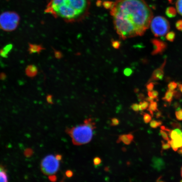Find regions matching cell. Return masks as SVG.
Masks as SVG:
<instances>
[{"instance_id":"e575fe53","label":"cell","mask_w":182,"mask_h":182,"mask_svg":"<svg viewBox=\"0 0 182 182\" xmlns=\"http://www.w3.org/2000/svg\"><path fill=\"white\" fill-rule=\"evenodd\" d=\"M168 143H169V144H170L171 147L172 148L173 150L175 151H178V148H176L174 144L173 143V141L172 140H169V141H168Z\"/></svg>"},{"instance_id":"c3c4849f","label":"cell","mask_w":182,"mask_h":182,"mask_svg":"<svg viewBox=\"0 0 182 182\" xmlns=\"http://www.w3.org/2000/svg\"><path fill=\"white\" fill-rule=\"evenodd\" d=\"M178 153L181 154V155H182V148H181L180 150H179V151H178Z\"/></svg>"},{"instance_id":"484cf974","label":"cell","mask_w":182,"mask_h":182,"mask_svg":"<svg viewBox=\"0 0 182 182\" xmlns=\"http://www.w3.org/2000/svg\"><path fill=\"white\" fill-rule=\"evenodd\" d=\"M152 120V117L150 114H148L147 113H145L144 115V122L146 123H149L151 122V121Z\"/></svg>"},{"instance_id":"ba28073f","label":"cell","mask_w":182,"mask_h":182,"mask_svg":"<svg viewBox=\"0 0 182 182\" xmlns=\"http://www.w3.org/2000/svg\"><path fill=\"white\" fill-rule=\"evenodd\" d=\"M166 63V58L162 65L158 69L156 70L152 75L151 80H161L163 78L164 75V68Z\"/></svg>"},{"instance_id":"5b68a950","label":"cell","mask_w":182,"mask_h":182,"mask_svg":"<svg viewBox=\"0 0 182 182\" xmlns=\"http://www.w3.org/2000/svg\"><path fill=\"white\" fill-rule=\"evenodd\" d=\"M150 26L152 33L156 37L163 36L170 29V24L167 19L162 16H156L151 20Z\"/></svg>"},{"instance_id":"1f68e13d","label":"cell","mask_w":182,"mask_h":182,"mask_svg":"<svg viewBox=\"0 0 182 182\" xmlns=\"http://www.w3.org/2000/svg\"><path fill=\"white\" fill-rule=\"evenodd\" d=\"M182 93L180 92H178V91H174V97L175 98L178 99H180L181 98Z\"/></svg>"},{"instance_id":"8992f818","label":"cell","mask_w":182,"mask_h":182,"mask_svg":"<svg viewBox=\"0 0 182 182\" xmlns=\"http://www.w3.org/2000/svg\"><path fill=\"white\" fill-rule=\"evenodd\" d=\"M19 21V16L15 12H4L0 15V27L5 31H12L17 28Z\"/></svg>"},{"instance_id":"6da1fadb","label":"cell","mask_w":182,"mask_h":182,"mask_svg":"<svg viewBox=\"0 0 182 182\" xmlns=\"http://www.w3.org/2000/svg\"><path fill=\"white\" fill-rule=\"evenodd\" d=\"M110 13L115 30L123 39L141 36L153 18V12L145 0H117Z\"/></svg>"},{"instance_id":"836d02e7","label":"cell","mask_w":182,"mask_h":182,"mask_svg":"<svg viewBox=\"0 0 182 182\" xmlns=\"http://www.w3.org/2000/svg\"><path fill=\"white\" fill-rule=\"evenodd\" d=\"M111 121H112V123H111V125L112 126H115L118 125L119 123V120L116 118H112Z\"/></svg>"},{"instance_id":"7402d4cb","label":"cell","mask_w":182,"mask_h":182,"mask_svg":"<svg viewBox=\"0 0 182 182\" xmlns=\"http://www.w3.org/2000/svg\"><path fill=\"white\" fill-rule=\"evenodd\" d=\"M162 122L161 121H156L155 120L151 121L150 122V125L152 128H157L158 127L162 125Z\"/></svg>"},{"instance_id":"8d00e7d4","label":"cell","mask_w":182,"mask_h":182,"mask_svg":"<svg viewBox=\"0 0 182 182\" xmlns=\"http://www.w3.org/2000/svg\"><path fill=\"white\" fill-rule=\"evenodd\" d=\"M154 88V84L153 83H151L147 86V89L148 91H152Z\"/></svg>"},{"instance_id":"603a6c76","label":"cell","mask_w":182,"mask_h":182,"mask_svg":"<svg viewBox=\"0 0 182 182\" xmlns=\"http://www.w3.org/2000/svg\"><path fill=\"white\" fill-rule=\"evenodd\" d=\"M178 84L175 81L170 82L168 85V90L171 91H174L177 88Z\"/></svg>"},{"instance_id":"7dc6e473","label":"cell","mask_w":182,"mask_h":182,"mask_svg":"<svg viewBox=\"0 0 182 182\" xmlns=\"http://www.w3.org/2000/svg\"><path fill=\"white\" fill-rule=\"evenodd\" d=\"M101 4H102V2L100 0H98L97 2V4L98 6H101Z\"/></svg>"},{"instance_id":"9c48e42d","label":"cell","mask_w":182,"mask_h":182,"mask_svg":"<svg viewBox=\"0 0 182 182\" xmlns=\"http://www.w3.org/2000/svg\"><path fill=\"white\" fill-rule=\"evenodd\" d=\"M152 166L158 171H160L165 167V163L162 158L154 157L152 158Z\"/></svg>"},{"instance_id":"f907efd6","label":"cell","mask_w":182,"mask_h":182,"mask_svg":"<svg viewBox=\"0 0 182 182\" xmlns=\"http://www.w3.org/2000/svg\"><path fill=\"white\" fill-rule=\"evenodd\" d=\"M181 176L182 177V167L181 169Z\"/></svg>"},{"instance_id":"9a60e30c","label":"cell","mask_w":182,"mask_h":182,"mask_svg":"<svg viewBox=\"0 0 182 182\" xmlns=\"http://www.w3.org/2000/svg\"><path fill=\"white\" fill-rule=\"evenodd\" d=\"M12 48V46L11 44L7 45L4 47L2 50L0 51V55L3 57H7V55L9 54L10 51L11 50Z\"/></svg>"},{"instance_id":"2e32d148","label":"cell","mask_w":182,"mask_h":182,"mask_svg":"<svg viewBox=\"0 0 182 182\" xmlns=\"http://www.w3.org/2000/svg\"><path fill=\"white\" fill-rule=\"evenodd\" d=\"M121 141L126 145H129L132 142L128 138L127 135H121L119 137V138L117 141V143H119Z\"/></svg>"},{"instance_id":"5bb4252c","label":"cell","mask_w":182,"mask_h":182,"mask_svg":"<svg viewBox=\"0 0 182 182\" xmlns=\"http://www.w3.org/2000/svg\"><path fill=\"white\" fill-rule=\"evenodd\" d=\"M148 110H149L152 116H153V112H156L158 110L157 103L154 101L151 102L150 104H149Z\"/></svg>"},{"instance_id":"44dd1931","label":"cell","mask_w":182,"mask_h":182,"mask_svg":"<svg viewBox=\"0 0 182 182\" xmlns=\"http://www.w3.org/2000/svg\"><path fill=\"white\" fill-rule=\"evenodd\" d=\"M176 8L178 13L182 16V0H177L176 2Z\"/></svg>"},{"instance_id":"bcb514c9","label":"cell","mask_w":182,"mask_h":182,"mask_svg":"<svg viewBox=\"0 0 182 182\" xmlns=\"http://www.w3.org/2000/svg\"><path fill=\"white\" fill-rule=\"evenodd\" d=\"M175 130L178 133V134L179 135H181V134L182 132L181 131L180 129H175Z\"/></svg>"},{"instance_id":"ab89813d","label":"cell","mask_w":182,"mask_h":182,"mask_svg":"<svg viewBox=\"0 0 182 182\" xmlns=\"http://www.w3.org/2000/svg\"><path fill=\"white\" fill-rule=\"evenodd\" d=\"M161 129L163 130L164 131H165L166 132H168L169 133V132L171 131V130L169 129L168 128L165 127L164 126H161Z\"/></svg>"},{"instance_id":"8fae6325","label":"cell","mask_w":182,"mask_h":182,"mask_svg":"<svg viewBox=\"0 0 182 182\" xmlns=\"http://www.w3.org/2000/svg\"><path fill=\"white\" fill-rule=\"evenodd\" d=\"M8 177L7 170L2 166L0 165V182H7Z\"/></svg>"},{"instance_id":"52a82bcc","label":"cell","mask_w":182,"mask_h":182,"mask_svg":"<svg viewBox=\"0 0 182 182\" xmlns=\"http://www.w3.org/2000/svg\"><path fill=\"white\" fill-rule=\"evenodd\" d=\"M152 42L154 47V50L152 53L153 55L162 54L167 48V44L163 41L154 39Z\"/></svg>"},{"instance_id":"30bf717a","label":"cell","mask_w":182,"mask_h":182,"mask_svg":"<svg viewBox=\"0 0 182 182\" xmlns=\"http://www.w3.org/2000/svg\"><path fill=\"white\" fill-rule=\"evenodd\" d=\"M38 72L37 67L34 65H30L26 69V73L27 76L33 77L35 76Z\"/></svg>"},{"instance_id":"ffe728a7","label":"cell","mask_w":182,"mask_h":182,"mask_svg":"<svg viewBox=\"0 0 182 182\" xmlns=\"http://www.w3.org/2000/svg\"><path fill=\"white\" fill-rule=\"evenodd\" d=\"M173 141L174 144L176 148L178 149L182 148V138L181 136L180 135L177 138Z\"/></svg>"},{"instance_id":"d6986e66","label":"cell","mask_w":182,"mask_h":182,"mask_svg":"<svg viewBox=\"0 0 182 182\" xmlns=\"http://www.w3.org/2000/svg\"><path fill=\"white\" fill-rule=\"evenodd\" d=\"M149 102L147 101H144V102H140L139 104V110L143 111L146 110L149 108Z\"/></svg>"},{"instance_id":"f35d334b","label":"cell","mask_w":182,"mask_h":182,"mask_svg":"<svg viewBox=\"0 0 182 182\" xmlns=\"http://www.w3.org/2000/svg\"><path fill=\"white\" fill-rule=\"evenodd\" d=\"M173 107L176 110H179V109H181V108H180V104L178 103V102H175V103H174Z\"/></svg>"},{"instance_id":"b9f144b4","label":"cell","mask_w":182,"mask_h":182,"mask_svg":"<svg viewBox=\"0 0 182 182\" xmlns=\"http://www.w3.org/2000/svg\"><path fill=\"white\" fill-rule=\"evenodd\" d=\"M127 136L128 138H129V139L131 141H133L134 137V136L132 134H129L127 135Z\"/></svg>"},{"instance_id":"ee69618b","label":"cell","mask_w":182,"mask_h":182,"mask_svg":"<svg viewBox=\"0 0 182 182\" xmlns=\"http://www.w3.org/2000/svg\"><path fill=\"white\" fill-rule=\"evenodd\" d=\"M154 99L153 98H151V97H149V98H147L146 99V101L151 103V102H152V101H154Z\"/></svg>"},{"instance_id":"83f0119b","label":"cell","mask_w":182,"mask_h":182,"mask_svg":"<svg viewBox=\"0 0 182 182\" xmlns=\"http://www.w3.org/2000/svg\"><path fill=\"white\" fill-rule=\"evenodd\" d=\"M171 126L174 128L181 129L182 128V125L180 123L177 121H174V122H171Z\"/></svg>"},{"instance_id":"f546056e","label":"cell","mask_w":182,"mask_h":182,"mask_svg":"<svg viewBox=\"0 0 182 182\" xmlns=\"http://www.w3.org/2000/svg\"><path fill=\"white\" fill-rule=\"evenodd\" d=\"M175 27L179 31H182V19H180L176 22Z\"/></svg>"},{"instance_id":"f1b7e54d","label":"cell","mask_w":182,"mask_h":182,"mask_svg":"<svg viewBox=\"0 0 182 182\" xmlns=\"http://www.w3.org/2000/svg\"><path fill=\"white\" fill-rule=\"evenodd\" d=\"M160 132L161 135L162 136V138L164 139L165 141H169V138L167 134L166 133V132L165 131H164L163 130H160Z\"/></svg>"},{"instance_id":"cb8c5ba5","label":"cell","mask_w":182,"mask_h":182,"mask_svg":"<svg viewBox=\"0 0 182 182\" xmlns=\"http://www.w3.org/2000/svg\"><path fill=\"white\" fill-rule=\"evenodd\" d=\"M169 135L171 138L173 140H175L180 135L175 130L171 131L169 132Z\"/></svg>"},{"instance_id":"d4e9b609","label":"cell","mask_w":182,"mask_h":182,"mask_svg":"<svg viewBox=\"0 0 182 182\" xmlns=\"http://www.w3.org/2000/svg\"><path fill=\"white\" fill-rule=\"evenodd\" d=\"M113 3L110 1H106L103 2V7L106 9H110L113 6Z\"/></svg>"},{"instance_id":"277c9868","label":"cell","mask_w":182,"mask_h":182,"mask_svg":"<svg viewBox=\"0 0 182 182\" xmlns=\"http://www.w3.org/2000/svg\"><path fill=\"white\" fill-rule=\"evenodd\" d=\"M61 159L62 156L60 155L46 156L41 162V170L46 175L54 177V175L59 170Z\"/></svg>"},{"instance_id":"d6a6232c","label":"cell","mask_w":182,"mask_h":182,"mask_svg":"<svg viewBox=\"0 0 182 182\" xmlns=\"http://www.w3.org/2000/svg\"><path fill=\"white\" fill-rule=\"evenodd\" d=\"M101 161H101V158L98 157H96L94 158L93 162L94 165L95 166L100 165L101 163Z\"/></svg>"},{"instance_id":"7a4b0ae2","label":"cell","mask_w":182,"mask_h":182,"mask_svg":"<svg viewBox=\"0 0 182 182\" xmlns=\"http://www.w3.org/2000/svg\"><path fill=\"white\" fill-rule=\"evenodd\" d=\"M90 6V0H50L46 12L67 22H75L87 16Z\"/></svg>"},{"instance_id":"7bdbcfd3","label":"cell","mask_w":182,"mask_h":182,"mask_svg":"<svg viewBox=\"0 0 182 182\" xmlns=\"http://www.w3.org/2000/svg\"><path fill=\"white\" fill-rule=\"evenodd\" d=\"M161 116V111L158 110L157 113H156V118H159Z\"/></svg>"},{"instance_id":"4316f807","label":"cell","mask_w":182,"mask_h":182,"mask_svg":"<svg viewBox=\"0 0 182 182\" xmlns=\"http://www.w3.org/2000/svg\"><path fill=\"white\" fill-rule=\"evenodd\" d=\"M175 116L177 119L179 121H182V109L176 110L175 112Z\"/></svg>"},{"instance_id":"681fc988","label":"cell","mask_w":182,"mask_h":182,"mask_svg":"<svg viewBox=\"0 0 182 182\" xmlns=\"http://www.w3.org/2000/svg\"><path fill=\"white\" fill-rule=\"evenodd\" d=\"M168 1L171 4H172L173 3V1L174 0H168Z\"/></svg>"},{"instance_id":"e0dca14e","label":"cell","mask_w":182,"mask_h":182,"mask_svg":"<svg viewBox=\"0 0 182 182\" xmlns=\"http://www.w3.org/2000/svg\"><path fill=\"white\" fill-rule=\"evenodd\" d=\"M175 33L174 32L171 31L167 33L166 34V38L167 41L172 42L175 40Z\"/></svg>"},{"instance_id":"ac0fdd59","label":"cell","mask_w":182,"mask_h":182,"mask_svg":"<svg viewBox=\"0 0 182 182\" xmlns=\"http://www.w3.org/2000/svg\"><path fill=\"white\" fill-rule=\"evenodd\" d=\"M41 50V46L37 45H30V46L29 51L31 53H38Z\"/></svg>"},{"instance_id":"4dcf8cb0","label":"cell","mask_w":182,"mask_h":182,"mask_svg":"<svg viewBox=\"0 0 182 182\" xmlns=\"http://www.w3.org/2000/svg\"><path fill=\"white\" fill-rule=\"evenodd\" d=\"M161 144H162V149L163 150H166L167 149H170L171 146L170 144L168 143H164L163 141H161Z\"/></svg>"},{"instance_id":"f6af8a7d","label":"cell","mask_w":182,"mask_h":182,"mask_svg":"<svg viewBox=\"0 0 182 182\" xmlns=\"http://www.w3.org/2000/svg\"><path fill=\"white\" fill-rule=\"evenodd\" d=\"M178 87L179 90L180 92L182 94V84H178Z\"/></svg>"},{"instance_id":"7c38bea8","label":"cell","mask_w":182,"mask_h":182,"mask_svg":"<svg viewBox=\"0 0 182 182\" xmlns=\"http://www.w3.org/2000/svg\"><path fill=\"white\" fill-rule=\"evenodd\" d=\"M177 11L174 7H170L166 8L165 14L169 18H174L176 16Z\"/></svg>"},{"instance_id":"3957f363","label":"cell","mask_w":182,"mask_h":182,"mask_svg":"<svg viewBox=\"0 0 182 182\" xmlns=\"http://www.w3.org/2000/svg\"><path fill=\"white\" fill-rule=\"evenodd\" d=\"M95 128V123L89 118L84 121V124L67 128L66 132L71 137L73 144L80 146L90 142L93 137V130Z\"/></svg>"},{"instance_id":"816d5d0a","label":"cell","mask_w":182,"mask_h":182,"mask_svg":"<svg viewBox=\"0 0 182 182\" xmlns=\"http://www.w3.org/2000/svg\"><path fill=\"white\" fill-rule=\"evenodd\" d=\"M180 136H181V137L182 138V132L181 133V135H180Z\"/></svg>"},{"instance_id":"74e56055","label":"cell","mask_w":182,"mask_h":182,"mask_svg":"<svg viewBox=\"0 0 182 182\" xmlns=\"http://www.w3.org/2000/svg\"><path fill=\"white\" fill-rule=\"evenodd\" d=\"M152 92V97L156 99L158 98V93L157 91H153Z\"/></svg>"},{"instance_id":"60d3db41","label":"cell","mask_w":182,"mask_h":182,"mask_svg":"<svg viewBox=\"0 0 182 182\" xmlns=\"http://www.w3.org/2000/svg\"><path fill=\"white\" fill-rule=\"evenodd\" d=\"M66 175H67L68 177H71L73 175V173L70 170L67 171V172H66Z\"/></svg>"},{"instance_id":"4fadbf2b","label":"cell","mask_w":182,"mask_h":182,"mask_svg":"<svg viewBox=\"0 0 182 182\" xmlns=\"http://www.w3.org/2000/svg\"><path fill=\"white\" fill-rule=\"evenodd\" d=\"M174 91L168 90L165 93V95L163 97L162 100L167 103H171L174 97Z\"/></svg>"},{"instance_id":"d590c367","label":"cell","mask_w":182,"mask_h":182,"mask_svg":"<svg viewBox=\"0 0 182 182\" xmlns=\"http://www.w3.org/2000/svg\"><path fill=\"white\" fill-rule=\"evenodd\" d=\"M132 109L135 112H138L139 110V104L137 103L132 104L131 106Z\"/></svg>"}]
</instances>
